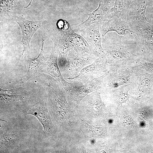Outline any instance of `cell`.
<instances>
[{
    "mask_svg": "<svg viewBox=\"0 0 153 153\" xmlns=\"http://www.w3.org/2000/svg\"><path fill=\"white\" fill-rule=\"evenodd\" d=\"M69 42L70 44L78 51L93 55L86 40L81 35L75 33L72 29L70 32Z\"/></svg>",
    "mask_w": 153,
    "mask_h": 153,
    "instance_id": "e0dca14e",
    "label": "cell"
},
{
    "mask_svg": "<svg viewBox=\"0 0 153 153\" xmlns=\"http://www.w3.org/2000/svg\"><path fill=\"white\" fill-rule=\"evenodd\" d=\"M137 120L139 122L140 126H141L143 127L144 125V121H142L141 120H140L139 119H138Z\"/></svg>",
    "mask_w": 153,
    "mask_h": 153,
    "instance_id": "d4e9b609",
    "label": "cell"
},
{
    "mask_svg": "<svg viewBox=\"0 0 153 153\" xmlns=\"http://www.w3.org/2000/svg\"><path fill=\"white\" fill-rule=\"evenodd\" d=\"M71 29L70 26L66 30L59 29L50 37L54 44L52 47L58 55V63L61 71L67 63V57L71 46L69 39Z\"/></svg>",
    "mask_w": 153,
    "mask_h": 153,
    "instance_id": "277c9868",
    "label": "cell"
},
{
    "mask_svg": "<svg viewBox=\"0 0 153 153\" xmlns=\"http://www.w3.org/2000/svg\"><path fill=\"white\" fill-rule=\"evenodd\" d=\"M23 98L22 95L5 93H0L1 105H9L21 100Z\"/></svg>",
    "mask_w": 153,
    "mask_h": 153,
    "instance_id": "ffe728a7",
    "label": "cell"
},
{
    "mask_svg": "<svg viewBox=\"0 0 153 153\" xmlns=\"http://www.w3.org/2000/svg\"><path fill=\"white\" fill-rule=\"evenodd\" d=\"M8 131L0 134L1 146L3 145L7 146L12 144L15 140V136L12 134L8 133Z\"/></svg>",
    "mask_w": 153,
    "mask_h": 153,
    "instance_id": "44dd1931",
    "label": "cell"
},
{
    "mask_svg": "<svg viewBox=\"0 0 153 153\" xmlns=\"http://www.w3.org/2000/svg\"><path fill=\"white\" fill-rule=\"evenodd\" d=\"M134 32L133 36L139 46L153 56V26L150 24Z\"/></svg>",
    "mask_w": 153,
    "mask_h": 153,
    "instance_id": "4fadbf2b",
    "label": "cell"
},
{
    "mask_svg": "<svg viewBox=\"0 0 153 153\" xmlns=\"http://www.w3.org/2000/svg\"><path fill=\"white\" fill-rule=\"evenodd\" d=\"M133 0H114V6L110 10V18L116 16L125 20L127 11Z\"/></svg>",
    "mask_w": 153,
    "mask_h": 153,
    "instance_id": "ac0fdd59",
    "label": "cell"
},
{
    "mask_svg": "<svg viewBox=\"0 0 153 153\" xmlns=\"http://www.w3.org/2000/svg\"><path fill=\"white\" fill-rule=\"evenodd\" d=\"M21 0H0V17L6 19H14L18 15V11L22 6Z\"/></svg>",
    "mask_w": 153,
    "mask_h": 153,
    "instance_id": "9a60e30c",
    "label": "cell"
},
{
    "mask_svg": "<svg viewBox=\"0 0 153 153\" xmlns=\"http://www.w3.org/2000/svg\"><path fill=\"white\" fill-rule=\"evenodd\" d=\"M137 64L142 69L145 70L147 73L153 74V63L140 59H136Z\"/></svg>",
    "mask_w": 153,
    "mask_h": 153,
    "instance_id": "7402d4cb",
    "label": "cell"
},
{
    "mask_svg": "<svg viewBox=\"0 0 153 153\" xmlns=\"http://www.w3.org/2000/svg\"><path fill=\"white\" fill-rule=\"evenodd\" d=\"M109 70L105 55L96 58L92 63L82 69L77 76L65 80L73 86H81L101 76Z\"/></svg>",
    "mask_w": 153,
    "mask_h": 153,
    "instance_id": "6da1fadb",
    "label": "cell"
},
{
    "mask_svg": "<svg viewBox=\"0 0 153 153\" xmlns=\"http://www.w3.org/2000/svg\"><path fill=\"white\" fill-rule=\"evenodd\" d=\"M122 120L123 124L126 125H131L133 121L131 118L128 116L124 117Z\"/></svg>",
    "mask_w": 153,
    "mask_h": 153,
    "instance_id": "cb8c5ba5",
    "label": "cell"
},
{
    "mask_svg": "<svg viewBox=\"0 0 153 153\" xmlns=\"http://www.w3.org/2000/svg\"><path fill=\"white\" fill-rule=\"evenodd\" d=\"M148 5L153 6V0H148Z\"/></svg>",
    "mask_w": 153,
    "mask_h": 153,
    "instance_id": "484cf974",
    "label": "cell"
},
{
    "mask_svg": "<svg viewBox=\"0 0 153 153\" xmlns=\"http://www.w3.org/2000/svg\"><path fill=\"white\" fill-rule=\"evenodd\" d=\"M99 27L103 40H104L105 36L107 33L110 31H115L119 35L124 36L126 31H129L133 35L135 33L126 20L116 16L100 23Z\"/></svg>",
    "mask_w": 153,
    "mask_h": 153,
    "instance_id": "7c38bea8",
    "label": "cell"
},
{
    "mask_svg": "<svg viewBox=\"0 0 153 153\" xmlns=\"http://www.w3.org/2000/svg\"><path fill=\"white\" fill-rule=\"evenodd\" d=\"M129 85H125L114 91L113 96L118 105H120L126 101L129 98L128 92L130 90Z\"/></svg>",
    "mask_w": 153,
    "mask_h": 153,
    "instance_id": "d6986e66",
    "label": "cell"
},
{
    "mask_svg": "<svg viewBox=\"0 0 153 153\" xmlns=\"http://www.w3.org/2000/svg\"><path fill=\"white\" fill-rule=\"evenodd\" d=\"M88 0L89 1H92V0Z\"/></svg>",
    "mask_w": 153,
    "mask_h": 153,
    "instance_id": "83f0119b",
    "label": "cell"
},
{
    "mask_svg": "<svg viewBox=\"0 0 153 153\" xmlns=\"http://www.w3.org/2000/svg\"><path fill=\"white\" fill-rule=\"evenodd\" d=\"M114 0H99L97 8L88 14V18L76 27L80 31L92 24L100 23L109 19L110 10L114 6Z\"/></svg>",
    "mask_w": 153,
    "mask_h": 153,
    "instance_id": "8992f818",
    "label": "cell"
},
{
    "mask_svg": "<svg viewBox=\"0 0 153 153\" xmlns=\"http://www.w3.org/2000/svg\"><path fill=\"white\" fill-rule=\"evenodd\" d=\"M25 114L35 117L41 124L45 132L48 133L51 132L53 128L52 124L44 100H42L29 106Z\"/></svg>",
    "mask_w": 153,
    "mask_h": 153,
    "instance_id": "8fae6325",
    "label": "cell"
},
{
    "mask_svg": "<svg viewBox=\"0 0 153 153\" xmlns=\"http://www.w3.org/2000/svg\"><path fill=\"white\" fill-rule=\"evenodd\" d=\"M99 23H95L80 30L81 35L89 45L93 54L96 58L105 55L101 44L102 37L99 30Z\"/></svg>",
    "mask_w": 153,
    "mask_h": 153,
    "instance_id": "52a82bcc",
    "label": "cell"
},
{
    "mask_svg": "<svg viewBox=\"0 0 153 153\" xmlns=\"http://www.w3.org/2000/svg\"><path fill=\"white\" fill-rule=\"evenodd\" d=\"M0 134L4 133L8 131L7 121L5 120L0 119Z\"/></svg>",
    "mask_w": 153,
    "mask_h": 153,
    "instance_id": "603a6c76",
    "label": "cell"
},
{
    "mask_svg": "<svg viewBox=\"0 0 153 153\" xmlns=\"http://www.w3.org/2000/svg\"><path fill=\"white\" fill-rule=\"evenodd\" d=\"M137 78V88L135 95L137 100H140L146 93L150 90L153 84V74L147 73L140 74Z\"/></svg>",
    "mask_w": 153,
    "mask_h": 153,
    "instance_id": "2e32d148",
    "label": "cell"
},
{
    "mask_svg": "<svg viewBox=\"0 0 153 153\" xmlns=\"http://www.w3.org/2000/svg\"><path fill=\"white\" fill-rule=\"evenodd\" d=\"M47 38V36L43 34L42 36L41 40V48L40 52L35 58H31L29 57L27 59L25 57V61L27 68V72L26 74V81L35 76L37 74L38 69L40 67L43 65L46 61L47 57H44L43 55V48L44 42Z\"/></svg>",
    "mask_w": 153,
    "mask_h": 153,
    "instance_id": "5bb4252c",
    "label": "cell"
},
{
    "mask_svg": "<svg viewBox=\"0 0 153 153\" xmlns=\"http://www.w3.org/2000/svg\"><path fill=\"white\" fill-rule=\"evenodd\" d=\"M13 20L19 25L21 30L22 35L21 43L23 47L22 54L24 55L25 53L30 50V42L34 34L45 23L46 21H31L20 15L16 16Z\"/></svg>",
    "mask_w": 153,
    "mask_h": 153,
    "instance_id": "5b68a950",
    "label": "cell"
},
{
    "mask_svg": "<svg viewBox=\"0 0 153 153\" xmlns=\"http://www.w3.org/2000/svg\"><path fill=\"white\" fill-rule=\"evenodd\" d=\"M148 5V0H133L130 4L125 20L133 31L150 24L145 15Z\"/></svg>",
    "mask_w": 153,
    "mask_h": 153,
    "instance_id": "3957f363",
    "label": "cell"
},
{
    "mask_svg": "<svg viewBox=\"0 0 153 153\" xmlns=\"http://www.w3.org/2000/svg\"><path fill=\"white\" fill-rule=\"evenodd\" d=\"M108 73V71L82 85L73 86L71 90L67 93L69 98L74 103H79L88 94L101 88L104 78Z\"/></svg>",
    "mask_w": 153,
    "mask_h": 153,
    "instance_id": "30bf717a",
    "label": "cell"
},
{
    "mask_svg": "<svg viewBox=\"0 0 153 153\" xmlns=\"http://www.w3.org/2000/svg\"><path fill=\"white\" fill-rule=\"evenodd\" d=\"M32 0H31L30 2L28 4V5L27 6H26L25 7V8H27V7H28L29 6H30L31 4V2H32Z\"/></svg>",
    "mask_w": 153,
    "mask_h": 153,
    "instance_id": "4316f807",
    "label": "cell"
},
{
    "mask_svg": "<svg viewBox=\"0 0 153 153\" xmlns=\"http://www.w3.org/2000/svg\"><path fill=\"white\" fill-rule=\"evenodd\" d=\"M120 42L110 44L103 48L109 66L114 65L117 61L131 59L135 56L132 51Z\"/></svg>",
    "mask_w": 153,
    "mask_h": 153,
    "instance_id": "9c48e42d",
    "label": "cell"
},
{
    "mask_svg": "<svg viewBox=\"0 0 153 153\" xmlns=\"http://www.w3.org/2000/svg\"><path fill=\"white\" fill-rule=\"evenodd\" d=\"M96 58L93 55L80 52L71 45L67 57V62L61 71L65 79L77 76L83 68L92 63Z\"/></svg>",
    "mask_w": 153,
    "mask_h": 153,
    "instance_id": "7a4b0ae2",
    "label": "cell"
},
{
    "mask_svg": "<svg viewBox=\"0 0 153 153\" xmlns=\"http://www.w3.org/2000/svg\"><path fill=\"white\" fill-rule=\"evenodd\" d=\"M58 54L52 46L51 54L49 56L47 57L44 63L41 66L40 71L48 74L56 79L68 93L71 90L73 86L63 78L58 65Z\"/></svg>",
    "mask_w": 153,
    "mask_h": 153,
    "instance_id": "ba28073f",
    "label": "cell"
}]
</instances>
